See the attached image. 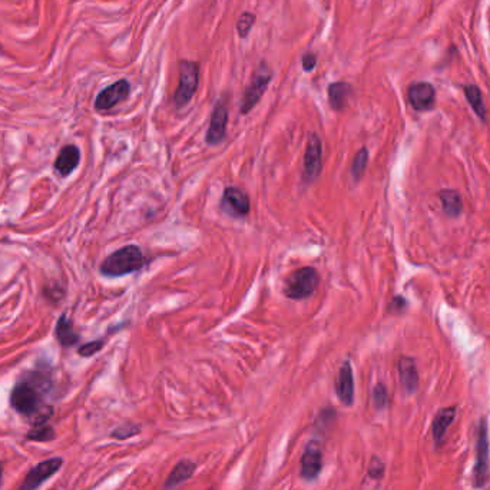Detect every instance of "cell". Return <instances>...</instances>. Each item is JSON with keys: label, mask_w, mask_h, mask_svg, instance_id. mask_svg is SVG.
<instances>
[{"label": "cell", "mask_w": 490, "mask_h": 490, "mask_svg": "<svg viewBox=\"0 0 490 490\" xmlns=\"http://www.w3.org/2000/svg\"><path fill=\"white\" fill-rule=\"evenodd\" d=\"M145 264V257L136 245H127L111 255H107L100 264V272L105 277H122L141 269Z\"/></svg>", "instance_id": "7a4b0ae2"}, {"label": "cell", "mask_w": 490, "mask_h": 490, "mask_svg": "<svg viewBox=\"0 0 490 490\" xmlns=\"http://www.w3.org/2000/svg\"><path fill=\"white\" fill-rule=\"evenodd\" d=\"M336 392L340 397V400L350 406L353 403L354 399V377H353V368L351 364L349 361H346L343 364V367L340 368L339 377H337V383H336Z\"/></svg>", "instance_id": "9a60e30c"}, {"label": "cell", "mask_w": 490, "mask_h": 490, "mask_svg": "<svg viewBox=\"0 0 490 490\" xmlns=\"http://www.w3.org/2000/svg\"><path fill=\"white\" fill-rule=\"evenodd\" d=\"M383 472H385L383 463H381L378 459L374 457L371 460V463H370V470H368L370 476L374 477V479H378V477H381V474H383Z\"/></svg>", "instance_id": "f1b7e54d"}, {"label": "cell", "mask_w": 490, "mask_h": 490, "mask_svg": "<svg viewBox=\"0 0 490 490\" xmlns=\"http://www.w3.org/2000/svg\"><path fill=\"white\" fill-rule=\"evenodd\" d=\"M4 52V49H2V46H0V53H2Z\"/></svg>", "instance_id": "d6a6232c"}, {"label": "cell", "mask_w": 490, "mask_h": 490, "mask_svg": "<svg viewBox=\"0 0 490 490\" xmlns=\"http://www.w3.org/2000/svg\"><path fill=\"white\" fill-rule=\"evenodd\" d=\"M199 83V66L195 62L185 61L180 65V83L174 95L178 107L188 105L195 95Z\"/></svg>", "instance_id": "277c9868"}, {"label": "cell", "mask_w": 490, "mask_h": 490, "mask_svg": "<svg viewBox=\"0 0 490 490\" xmlns=\"http://www.w3.org/2000/svg\"><path fill=\"white\" fill-rule=\"evenodd\" d=\"M81 159V152L75 145H66L61 149L57 161H54L53 167L61 177H68L71 175L76 167L79 165Z\"/></svg>", "instance_id": "5bb4252c"}, {"label": "cell", "mask_w": 490, "mask_h": 490, "mask_svg": "<svg viewBox=\"0 0 490 490\" xmlns=\"http://www.w3.org/2000/svg\"><path fill=\"white\" fill-rule=\"evenodd\" d=\"M367 161H368V152L366 148L360 149L353 161V167H351V174L356 180H360L366 167H367Z\"/></svg>", "instance_id": "603a6c76"}, {"label": "cell", "mask_w": 490, "mask_h": 490, "mask_svg": "<svg viewBox=\"0 0 490 490\" xmlns=\"http://www.w3.org/2000/svg\"><path fill=\"white\" fill-rule=\"evenodd\" d=\"M303 68H304V71H307V72H310V71H313L314 68H315V64H317V57H315V54L314 53H305L304 54V57H303Z\"/></svg>", "instance_id": "f546056e"}, {"label": "cell", "mask_w": 490, "mask_h": 490, "mask_svg": "<svg viewBox=\"0 0 490 490\" xmlns=\"http://www.w3.org/2000/svg\"><path fill=\"white\" fill-rule=\"evenodd\" d=\"M271 78H272V74L269 68L261 64L244 92V96L241 100V114H248L251 109L259 102V99L262 98V95L265 93L271 82Z\"/></svg>", "instance_id": "5b68a950"}, {"label": "cell", "mask_w": 490, "mask_h": 490, "mask_svg": "<svg viewBox=\"0 0 490 490\" xmlns=\"http://www.w3.org/2000/svg\"><path fill=\"white\" fill-rule=\"evenodd\" d=\"M465 96H466L467 102L470 103L474 114L482 121H486V106H484L480 89L476 85H466L465 86Z\"/></svg>", "instance_id": "7402d4cb"}, {"label": "cell", "mask_w": 490, "mask_h": 490, "mask_svg": "<svg viewBox=\"0 0 490 490\" xmlns=\"http://www.w3.org/2000/svg\"><path fill=\"white\" fill-rule=\"evenodd\" d=\"M53 438H54L53 428L46 426V424H42V426L30 430L28 434V439L37 441V442H47V441H52Z\"/></svg>", "instance_id": "cb8c5ba5"}, {"label": "cell", "mask_w": 490, "mask_h": 490, "mask_svg": "<svg viewBox=\"0 0 490 490\" xmlns=\"http://www.w3.org/2000/svg\"><path fill=\"white\" fill-rule=\"evenodd\" d=\"M131 92V85L128 81L121 79L112 85H109L103 91L99 92V95L95 99V107L98 111H109L118 103L124 102Z\"/></svg>", "instance_id": "ba28073f"}, {"label": "cell", "mask_w": 490, "mask_h": 490, "mask_svg": "<svg viewBox=\"0 0 490 490\" xmlns=\"http://www.w3.org/2000/svg\"><path fill=\"white\" fill-rule=\"evenodd\" d=\"M322 168V146L320 138L313 134L310 135L303 165V180L305 182H313Z\"/></svg>", "instance_id": "52a82bcc"}, {"label": "cell", "mask_w": 490, "mask_h": 490, "mask_svg": "<svg viewBox=\"0 0 490 490\" xmlns=\"http://www.w3.org/2000/svg\"><path fill=\"white\" fill-rule=\"evenodd\" d=\"M62 466V459L52 457L36 465L25 477V482L19 487V490H35L37 489L46 479L53 476Z\"/></svg>", "instance_id": "30bf717a"}, {"label": "cell", "mask_w": 490, "mask_h": 490, "mask_svg": "<svg viewBox=\"0 0 490 490\" xmlns=\"http://www.w3.org/2000/svg\"><path fill=\"white\" fill-rule=\"evenodd\" d=\"M320 283V276L315 268L304 267L294 272L286 281V294L293 300H304L314 294Z\"/></svg>", "instance_id": "3957f363"}, {"label": "cell", "mask_w": 490, "mask_h": 490, "mask_svg": "<svg viewBox=\"0 0 490 490\" xmlns=\"http://www.w3.org/2000/svg\"><path fill=\"white\" fill-rule=\"evenodd\" d=\"M322 453L317 443H310L301 457V476L307 480L315 479L321 472Z\"/></svg>", "instance_id": "4fadbf2b"}, {"label": "cell", "mask_w": 490, "mask_h": 490, "mask_svg": "<svg viewBox=\"0 0 490 490\" xmlns=\"http://www.w3.org/2000/svg\"><path fill=\"white\" fill-rule=\"evenodd\" d=\"M223 208L234 216H244L250 212V198L243 189L228 187L224 191Z\"/></svg>", "instance_id": "7c38bea8"}, {"label": "cell", "mask_w": 490, "mask_h": 490, "mask_svg": "<svg viewBox=\"0 0 490 490\" xmlns=\"http://www.w3.org/2000/svg\"><path fill=\"white\" fill-rule=\"evenodd\" d=\"M456 416V407H446L438 412L434 420H433V439L436 445L441 446L445 441V436L448 428L450 427L452 421Z\"/></svg>", "instance_id": "2e32d148"}, {"label": "cell", "mask_w": 490, "mask_h": 490, "mask_svg": "<svg viewBox=\"0 0 490 490\" xmlns=\"http://www.w3.org/2000/svg\"><path fill=\"white\" fill-rule=\"evenodd\" d=\"M227 125H228V109L227 105L220 100L211 114L209 127L206 131V142L209 145H218L226 139L227 135Z\"/></svg>", "instance_id": "9c48e42d"}, {"label": "cell", "mask_w": 490, "mask_h": 490, "mask_svg": "<svg viewBox=\"0 0 490 490\" xmlns=\"http://www.w3.org/2000/svg\"><path fill=\"white\" fill-rule=\"evenodd\" d=\"M194 470H195V465L192 462H188V460L180 462L175 466V469L171 472V474H170V477L167 480L165 487L167 489H173V487L181 484L182 482H185L187 479H189L192 476Z\"/></svg>", "instance_id": "44dd1931"}, {"label": "cell", "mask_w": 490, "mask_h": 490, "mask_svg": "<svg viewBox=\"0 0 490 490\" xmlns=\"http://www.w3.org/2000/svg\"><path fill=\"white\" fill-rule=\"evenodd\" d=\"M404 307H406V300L403 297H395L392 304H390V310L396 311V313L402 311Z\"/></svg>", "instance_id": "4dcf8cb0"}, {"label": "cell", "mask_w": 490, "mask_h": 490, "mask_svg": "<svg viewBox=\"0 0 490 490\" xmlns=\"http://www.w3.org/2000/svg\"><path fill=\"white\" fill-rule=\"evenodd\" d=\"M407 98L414 111H431L436 103V91L428 82H416L409 88Z\"/></svg>", "instance_id": "8fae6325"}, {"label": "cell", "mask_w": 490, "mask_h": 490, "mask_svg": "<svg viewBox=\"0 0 490 490\" xmlns=\"http://www.w3.org/2000/svg\"><path fill=\"white\" fill-rule=\"evenodd\" d=\"M54 334H57L58 342L64 346V347H71L75 346L79 340V334L75 332L72 321L68 318V315L62 314L61 318L58 320L57 324V330H54Z\"/></svg>", "instance_id": "ac0fdd59"}, {"label": "cell", "mask_w": 490, "mask_h": 490, "mask_svg": "<svg viewBox=\"0 0 490 490\" xmlns=\"http://www.w3.org/2000/svg\"><path fill=\"white\" fill-rule=\"evenodd\" d=\"M2 474H4V467H2V463H0V482H2Z\"/></svg>", "instance_id": "1f68e13d"}, {"label": "cell", "mask_w": 490, "mask_h": 490, "mask_svg": "<svg viewBox=\"0 0 490 490\" xmlns=\"http://www.w3.org/2000/svg\"><path fill=\"white\" fill-rule=\"evenodd\" d=\"M439 195H441V202H442V206H443V211L446 215H449L452 218L460 215L462 208H463V202H462L460 195L456 191L446 189V191H442Z\"/></svg>", "instance_id": "ffe728a7"}, {"label": "cell", "mask_w": 490, "mask_h": 490, "mask_svg": "<svg viewBox=\"0 0 490 490\" xmlns=\"http://www.w3.org/2000/svg\"><path fill=\"white\" fill-rule=\"evenodd\" d=\"M102 346H103V342H102V340L88 343V344H85V346H82V347L79 349V354H81L82 357H91V356L96 354V353L102 349Z\"/></svg>", "instance_id": "4316f807"}, {"label": "cell", "mask_w": 490, "mask_h": 490, "mask_svg": "<svg viewBox=\"0 0 490 490\" xmlns=\"http://www.w3.org/2000/svg\"><path fill=\"white\" fill-rule=\"evenodd\" d=\"M45 383H49V380L45 378V374L37 373L21 380L11 395L13 409L22 414H33L40 404Z\"/></svg>", "instance_id": "6da1fadb"}, {"label": "cell", "mask_w": 490, "mask_h": 490, "mask_svg": "<svg viewBox=\"0 0 490 490\" xmlns=\"http://www.w3.org/2000/svg\"><path fill=\"white\" fill-rule=\"evenodd\" d=\"M255 22V16L252 13H244L237 23V30L240 33L241 37H245L248 35V32L251 30V28L254 26Z\"/></svg>", "instance_id": "d4e9b609"}, {"label": "cell", "mask_w": 490, "mask_h": 490, "mask_svg": "<svg viewBox=\"0 0 490 490\" xmlns=\"http://www.w3.org/2000/svg\"><path fill=\"white\" fill-rule=\"evenodd\" d=\"M351 93V86L346 82H336L332 83L329 88V100L333 109L336 111H343L344 106L347 105L349 96Z\"/></svg>", "instance_id": "d6986e66"}, {"label": "cell", "mask_w": 490, "mask_h": 490, "mask_svg": "<svg viewBox=\"0 0 490 490\" xmlns=\"http://www.w3.org/2000/svg\"><path fill=\"white\" fill-rule=\"evenodd\" d=\"M387 400H389V396H387V390L383 385H378L375 386L374 392H373V402L375 404L377 409H385L386 404H387Z\"/></svg>", "instance_id": "484cf974"}, {"label": "cell", "mask_w": 490, "mask_h": 490, "mask_svg": "<svg viewBox=\"0 0 490 490\" xmlns=\"http://www.w3.org/2000/svg\"><path fill=\"white\" fill-rule=\"evenodd\" d=\"M400 383L407 393H413L419 386V373L413 358L402 357L399 361Z\"/></svg>", "instance_id": "e0dca14e"}, {"label": "cell", "mask_w": 490, "mask_h": 490, "mask_svg": "<svg viewBox=\"0 0 490 490\" xmlns=\"http://www.w3.org/2000/svg\"><path fill=\"white\" fill-rule=\"evenodd\" d=\"M138 433V427L132 426V424H127V426H122L119 428H117L114 431V438L117 439H127V438H131V436L136 434Z\"/></svg>", "instance_id": "83f0119b"}, {"label": "cell", "mask_w": 490, "mask_h": 490, "mask_svg": "<svg viewBox=\"0 0 490 490\" xmlns=\"http://www.w3.org/2000/svg\"><path fill=\"white\" fill-rule=\"evenodd\" d=\"M474 486L483 487L489 480V438H487V424L482 419L477 428V442H476V465H474Z\"/></svg>", "instance_id": "8992f818"}]
</instances>
